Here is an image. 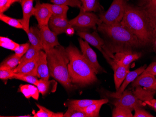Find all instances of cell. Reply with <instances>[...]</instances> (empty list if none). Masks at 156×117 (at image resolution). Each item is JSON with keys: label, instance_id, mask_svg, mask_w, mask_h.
<instances>
[{"label": "cell", "instance_id": "cell-20", "mask_svg": "<svg viewBox=\"0 0 156 117\" xmlns=\"http://www.w3.org/2000/svg\"><path fill=\"white\" fill-rule=\"evenodd\" d=\"M38 57L33 60L25 63L21 66L16 67L15 69L13 70V71L16 73L29 74L37 77V60Z\"/></svg>", "mask_w": 156, "mask_h": 117}, {"label": "cell", "instance_id": "cell-14", "mask_svg": "<svg viewBox=\"0 0 156 117\" xmlns=\"http://www.w3.org/2000/svg\"><path fill=\"white\" fill-rule=\"evenodd\" d=\"M34 0H21L20 1L23 13V18L20 19V22L23 26V29L26 33L29 31L30 21V18L33 15V2Z\"/></svg>", "mask_w": 156, "mask_h": 117}, {"label": "cell", "instance_id": "cell-19", "mask_svg": "<svg viewBox=\"0 0 156 117\" xmlns=\"http://www.w3.org/2000/svg\"><path fill=\"white\" fill-rule=\"evenodd\" d=\"M136 6L143 10L156 24V0H137Z\"/></svg>", "mask_w": 156, "mask_h": 117}, {"label": "cell", "instance_id": "cell-39", "mask_svg": "<svg viewBox=\"0 0 156 117\" xmlns=\"http://www.w3.org/2000/svg\"><path fill=\"white\" fill-rule=\"evenodd\" d=\"M135 114L134 117H153V115L146 111L145 110L143 109L142 107H139L134 109Z\"/></svg>", "mask_w": 156, "mask_h": 117}, {"label": "cell", "instance_id": "cell-43", "mask_svg": "<svg viewBox=\"0 0 156 117\" xmlns=\"http://www.w3.org/2000/svg\"><path fill=\"white\" fill-rule=\"evenodd\" d=\"M153 22V41L152 47L153 50L156 52V24Z\"/></svg>", "mask_w": 156, "mask_h": 117}, {"label": "cell", "instance_id": "cell-9", "mask_svg": "<svg viewBox=\"0 0 156 117\" xmlns=\"http://www.w3.org/2000/svg\"><path fill=\"white\" fill-rule=\"evenodd\" d=\"M40 33L43 50L45 52L60 45L57 36L51 30L48 25L40 26Z\"/></svg>", "mask_w": 156, "mask_h": 117}, {"label": "cell", "instance_id": "cell-27", "mask_svg": "<svg viewBox=\"0 0 156 117\" xmlns=\"http://www.w3.org/2000/svg\"><path fill=\"white\" fill-rule=\"evenodd\" d=\"M82 3L81 8L87 12H101L103 8L101 5L99 0H80Z\"/></svg>", "mask_w": 156, "mask_h": 117}, {"label": "cell", "instance_id": "cell-30", "mask_svg": "<svg viewBox=\"0 0 156 117\" xmlns=\"http://www.w3.org/2000/svg\"><path fill=\"white\" fill-rule=\"evenodd\" d=\"M36 105L39 111L34 114L33 117H63L64 116L62 112H53L38 104H36Z\"/></svg>", "mask_w": 156, "mask_h": 117}, {"label": "cell", "instance_id": "cell-11", "mask_svg": "<svg viewBox=\"0 0 156 117\" xmlns=\"http://www.w3.org/2000/svg\"><path fill=\"white\" fill-rule=\"evenodd\" d=\"M52 14L51 10L43 3H41L37 0L34 8L33 15L35 16L38 22V26L48 25L49 20Z\"/></svg>", "mask_w": 156, "mask_h": 117}, {"label": "cell", "instance_id": "cell-21", "mask_svg": "<svg viewBox=\"0 0 156 117\" xmlns=\"http://www.w3.org/2000/svg\"><path fill=\"white\" fill-rule=\"evenodd\" d=\"M30 44L39 50H43L41 33L39 27L32 26L27 33Z\"/></svg>", "mask_w": 156, "mask_h": 117}, {"label": "cell", "instance_id": "cell-29", "mask_svg": "<svg viewBox=\"0 0 156 117\" xmlns=\"http://www.w3.org/2000/svg\"><path fill=\"white\" fill-rule=\"evenodd\" d=\"M41 50L37 49L30 44V47L26 53L23 55L20 60V63L17 67H19L25 63L33 60L39 56Z\"/></svg>", "mask_w": 156, "mask_h": 117}, {"label": "cell", "instance_id": "cell-28", "mask_svg": "<svg viewBox=\"0 0 156 117\" xmlns=\"http://www.w3.org/2000/svg\"><path fill=\"white\" fill-rule=\"evenodd\" d=\"M22 57L15 54L6 58L0 64V69L13 70L15 69L20 63Z\"/></svg>", "mask_w": 156, "mask_h": 117}, {"label": "cell", "instance_id": "cell-44", "mask_svg": "<svg viewBox=\"0 0 156 117\" xmlns=\"http://www.w3.org/2000/svg\"><path fill=\"white\" fill-rule=\"evenodd\" d=\"M74 32H75V29L73 27H71L66 29L65 33L69 36H72L74 34Z\"/></svg>", "mask_w": 156, "mask_h": 117}, {"label": "cell", "instance_id": "cell-1", "mask_svg": "<svg viewBox=\"0 0 156 117\" xmlns=\"http://www.w3.org/2000/svg\"><path fill=\"white\" fill-rule=\"evenodd\" d=\"M97 30L104 38L103 50L110 58L117 52L135 51L144 47L137 37L121 23L113 25L102 23L98 25Z\"/></svg>", "mask_w": 156, "mask_h": 117}, {"label": "cell", "instance_id": "cell-13", "mask_svg": "<svg viewBox=\"0 0 156 117\" xmlns=\"http://www.w3.org/2000/svg\"><path fill=\"white\" fill-rule=\"evenodd\" d=\"M141 56V53L136 51H122L115 53L112 59L118 64L128 66L134 61L138 60Z\"/></svg>", "mask_w": 156, "mask_h": 117}, {"label": "cell", "instance_id": "cell-40", "mask_svg": "<svg viewBox=\"0 0 156 117\" xmlns=\"http://www.w3.org/2000/svg\"><path fill=\"white\" fill-rule=\"evenodd\" d=\"M143 75L149 74L153 75L154 76H156V61L151 64L148 67H146L145 70L143 72Z\"/></svg>", "mask_w": 156, "mask_h": 117}, {"label": "cell", "instance_id": "cell-31", "mask_svg": "<svg viewBox=\"0 0 156 117\" xmlns=\"http://www.w3.org/2000/svg\"><path fill=\"white\" fill-rule=\"evenodd\" d=\"M11 79L22 80L29 83L31 84L36 86H37L39 82V79H38L37 77L34 76L29 74H21V73H15Z\"/></svg>", "mask_w": 156, "mask_h": 117}, {"label": "cell", "instance_id": "cell-36", "mask_svg": "<svg viewBox=\"0 0 156 117\" xmlns=\"http://www.w3.org/2000/svg\"><path fill=\"white\" fill-rule=\"evenodd\" d=\"M63 117H87L85 112L72 107H68V109Z\"/></svg>", "mask_w": 156, "mask_h": 117}, {"label": "cell", "instance_id": "cell-5", "mask_svg": "<svg viewBox=\"0 0 156 117\" xmlns=\"http://www.w3.org/2000/svg\"><path fill=\"white\" fill-rule=\"evenodd\" d=\"M127 4V0H113L107 11L100 12L99 18L102 23L108 25L120 23L124 17Z\"/></svg>", "mask_w": 156, "mask_h": 117}, {"label": "cell", "instance_id": "cell-38", "mask_svg": "<svg viewBox=\"0 0 156 117\" xmlns=\"http://www.w3.org/2000/svg\"><path fill=\"white\" fill-rule=\"evenodd\" d=\"M15 74L13 70L0 69V78L4 81L11 79Z\"/></svg>", "mask_w": 156, "mask_h": 117}, {"label": "cell", "instance_id": "cell-17", "mask_svg": "<svg viewBox=\"0 0 156 117\" xmlns=\"http://www.w3.org/2000/svg\"><path fill=\"white\" fill-rule=\"evenodd\" d=\"M133 87H143L156 91V77L153 75L141 74L132 83Z\"/></svg>", "mask_w": 156, "mask_h": 117}, {"label": "cell", "instance_id": "cell-16", "mask_svg": "<svg viewBox=\"0 0 156 117\" xmlns=\"http://www.w3.org/2000/svg\"><path fill=\"white\" fill-rule=\"evenodd\" d=\"M109 64L111 65L114 71V82L115 89L117 91L123 83L127 74L129 72L130 65L123 66L115 62L113 59L111 60Z\"/></svg>", "mask_w": 156, "mask_h": 117}, {"label": "cell", "instance_id": "cell-42", "mask_svg": "<svg viewBox=\"0 0 156 117\" xmlns=\"http://www.w3.org/2000/svg\"><path fill=\"white\" fill-rule=\"evenodd\" d=\"M144 102L145 104L152 107L156 111V99L152 98L148 100H144Z\"/></svg>", "mask_w": 156, "mask_h": 117}, {"label": "cell", "instance_id": "cell-6", "mask_svg": "<svg viewBox=\"0 0 156 117\" xmlns=\"http://www.w3.org/2000/svg\"><path fill=\"white\" fill-rule=\"evenodd\" d=\"M76 17L69 21V23L77 31H88L90 29L96 30V26L102 23L99 16L94 13L85 11L81 8Z\"/></svg>", "mask_w": 156, "mask_h": 117}, {"label": "cell", "instance_id": "cell-15", "mask_svg": "<svg viewBox=\"0 0 156 117\" xmlns=\"http://www.w3.org/2000/svg\"><path fill=\"white\" fill-rule=\"evenodd\" d=\"M48 26L51 30L57 35L65 33L67 29L73 27L69 23V21L67 18L58 17L53 15L49 20Z\"/></svg>", "mask_w": 156, "mask_h": 117}, {"label": "cell", "instance_id": "cell-2", "mask_svg": "<svg viewBox=\"0 0 156 117\" xmlns=\"http://www.w3.org/2000/svg\"><path fill=\"white\" fill-rule=\"evenodd\" d=\"M137 37L144 47L152 46L153 41V22L143 10L127 4L121 22Z\"/></svg>", "mask_w": 156, "mask_h": 117}, {"label": "cell", "instance_id": "cell-41", "mask_svg": "<svg viewBox=\"0 0 156 117\" xmlns=\"http://www.w3.org/2000/svg\"><path fill=\"white\" fill-rule=\"evenodd\" d=\"M12 5L9 0H0V14H3Z\"/></svg>", "mask_w": 156, "mask_h": 117}, {"label": "cell", "instance_id": "cell-7", "mask_svg": "<svg viewBox=\"0 0 156 117\" xmlns=\"http://www.w3.org/2000/svg\"><path fill=\"white\" fill-rule=\"evenodd\" d=\"M115 107H122L133 111L134 109L143 107L145 105L131 91H124L114 103Z\"/></svg>", "mask_w": 156, "mask_h": 117}, {"label": "cell", "instance_id": "cell-4", "mask_svg": "<svg viewBox=\"0 0 156 117\" xmlns=\"http://www.w3.org/2000/svg\"><path fill=\"white\" fill-rule=\"evenodd\" d=\"M50 76L64 87L66 90L74 89L70 80L68 65L69 58L66 49L59 45L46 52Z\"/></svg>", "mask_w": 156, "mask_h": 117}, {"label": "cell", "instance_id": "cell-10", "mask_svg": "<svg viewBox=\"0 0 156 117\" xmlns=\"http://www.w3.org/2000/svg\"><path fill=\"white\" fill-rule=\"evenodd\" d=\"M77 35L88 43L97 48L101 52L105 58L107 57L103 49L104 45V39L99 36L96 30L92 33H90L88 31H77Z\"/></svg>", "mask_w": 156, "mask_h": 117}, {"label": "cell", "instance_id": "cell-8", "mask_svg": "<svg viewBox=\"0 0 156 117\" xmlns=\"http://www.w3.org/2000/svg\"><path fill=\"white\" fill-rule=\"evenodd\" d=\"M78 41L82 55L93 68L95 73L97 74L102 72H106L99 64L97 60V55L95 51L90 47L89 43L85 40L84 41L80 37L78 38Z\"/></svg>", "mask_w": 156, "mask_h": 117}, {"label": "cell", "instance_id": "cell-32", "mask_svg": "<svg viewBox=\"0 0 156 117\" xmlns=\"http://www.w3.org/2000/svg\"><path fill=\"white\" fill-rule=\"evenodd\" d=\"M0 20L11 27L16 29H23V26L20 22V19L12 18L5 15L4 14H0Z\"/></svg>", "mask_w": 156, "mask_h": 117}, {"label": "cell", "instance_id": "cell-33", "mask_svg": "<svg viewBox=\"0 0 156 117\" xmlns=\"http://www.w3.org/2000/svg\"><path fill=\"white\" fill-rule=\"evenodd\" d=\"M0 45L2 47L6 48L7 49L10 50L14 51L17 49V47L20 45V44L12 41L11 39H9L8 37L1 36L0 37Z\"/></svg>", "mask_w": 156, "mask_h": 117}, {"label": "cell", "instance_id": "cell-26", "mask_svg": "<svg viewBox=\"0 0 156 117\" xmlns=\"http://www.w3.org/2000/svg\"><path fill=\"white\" fill-rule=\"evenodd\" d=\"M98 101L99 100L94 99H71L66 102V105L67 107H72L80 111L83 108Z\"/></svg>", "mask_w": 156, "mask_h": 117}, {"label": "cell", "instance_id": "cell-3", "mask_svg": "<svg viewBox=\"0 0 156 117\" xmlns=\"http://www.w3.org/2000/svg\"><path fill=\"white\" fill-rule=\"evenodd\" d=\"M69 58L68 68L73 84L80 86L89 85L97 81L96 74L77 47L70 44L66 49Z\"/></svg>", "mask_w": 156, "mask_h": 117}, {"label": "cell", "instance_id": "cell-34", "mask_svg": "<svg viewBox=\"0 0 156 117\" xmlns=\"http://www.w3.org/2000/svg\"><path fill=\"white\" fill-rule=\"evenodd\" d=\"M50 1L53 4L66 5L73 8L80 9L82 6L80 0H50Z\"/></svg>", "mask_w": 156, "mask_h": 117}, {"label": "cell", "instance_id": "cell-35", "mask_svg": "<svg viewBox=\"0 0 156 117\" xmlns=\"http://www.w3.org/2000/svg\"><path fill=\"white\" fill-rule=\"evenodd\" d=\"M113 117H134L132 111L122 107H115L112 111Z\"/></svg>", "mask_w": 156, "mask_h": 117}, {"label": "cell", "instance_id": "cell-18", "mask_svg": "<svg viewBox=\"0 0 156 117\" xmlns=\"http://www.w3.org/2000/svg\"><path fill=\"white\" fill-rule=\"evenodd\" d=\"M37 77L40 79L49 80L50 76L47 62V54L41 50L37 60Z\"/></svg>", "mask_w": 156, "mask_h": 117}, {"label": "cell", "instance_id": "cell-12", "mask_svg": "<svg viewBox=\"0 0 156 117\" xmlns=\"http://www.w3.org/2000/svg\"><path fill=\"white\" fill-rule=\"evenodd\" d=\"M146 68V65L145 64L144 66L139 67V68L135 71H129L128 74H127V76L126 77L125 79L123 81V83H122L118 90L116 91V92H115L108 93V95L113 98H116L119 97V96H121L123 93V91L125 90V89L127 86L130 83H132L139 76L142 74Z\"/></svg>", "mask_w": 156, "mask_h": 117}, {"label": "cell", "instance_id": "cell-24", "mask_svg": "<svg viewBox=\"0 0 156 117\" xmlns=\"http://www.w3.org/2000/svg\"><path fill=\"white\" fill-rule=\"evenodd\" d=\"M20 91L23 94L26 98H32L35 100L39 98V92L37 86L31 84H22L19 86Z\"/></svg>", "mask_w": 156, "mask_h": 117}, {"label": "cell", "instance_id": "cell-45", "mask_svg": "<svg viewBox=\"0 0 156 117\" xmlns=\"http://www.w3.org/2000/svg\"><path fill=\"white\" fill-rule=\"evenodd\" d=\"M9 1L11 2V4H12L13 3H15V2H20L21 0H9Z\"/></svg>", "mask_w": 156, "mask_h": 117}, {"label": "cell", "instance_id": "cell-25", "mask_svg": "<svg viewBox=\"0 0 156 117\" xmlns=\"http://www.w3.org/2000/svg\"><path fill=\"white\" fill-rule=\"evenodd\" d=\"M43 4L51 10L52 15L67 18V13L69 10V7L68 6L47 3H44Z\"/></svg>", "mask_w": 156, "mask_h": 117}, {"label": "cell", "instance_id": "cell-23", "mask_svg": "<svg viewBox=\"0 0 156 117\" xmlns=\"http://www.w3.org/2000/svg\"><path fill=\"white\" fill-rule=\"evenodd\" d=\"M57 83L55 80H45L39 79L37 87L39 92L43 96L50 92L56 91Z\"/></svg>", "mask_w": 156, "mask_h": 117}, {"label": "cell", "instance_id": "cell-37", "mask_svg": "<svg viewBox=\"0 0 156 117\" xmlns=\"http://www.w3.org/2000/svg\"><path fill=\"white\" fill-rule=\"evenodd\" d=\"M30 46V43H25L20 44L14 52L18 57H22L28 51Z\"/></svg>", "mask_w": 156, "mask_h": 117}, {"label": "cell", "instance_id": "cell-46", "mask_svg": "<svg viewBox=\"0 0 156 117\" xmlns=\"http://www.w3.org/2000/svg\"><path fill=\"white\" fill-rule=\"evenodd\" d=\"M155 77H156V76H155Z\"/></svg>", "mask_w": 156, "mask_h": 117}, {"label": "cell", "instance_id": "cell-22", "mask_svg": "<svg viewBox=\"0 0 156 117\" xmlns=\"http://www.w3.org/2000/svg\"><path fill=\"white\" fill-rule=\"evenodd\" d=\"M108 98L99 99L97 102L88 105L80 111L85 112L87 117H100V112L101 107L103 105L108 103Z\"/></svg>", "mask_w": 156, "mask_h": 117}]
</instances>
